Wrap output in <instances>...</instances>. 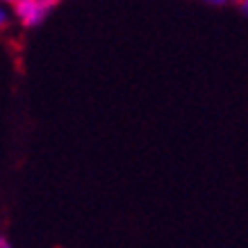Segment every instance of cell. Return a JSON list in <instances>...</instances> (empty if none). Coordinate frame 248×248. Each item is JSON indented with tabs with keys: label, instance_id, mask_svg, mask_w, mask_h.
<instances>
[{
	"label": "cell",
	"instance_id": "obj_1",
	"mask_svg": "<svg viewBox=\"0 0 248 248\" xmlns=\"http://www.w3.org/2000/svg\"><path fill=\"white\" fill-rule=\"evenodd\" d=\"M57 5L60 0H9L7 7L12 12V21H16L25 30H32L53 14Z\"/></svg>",
	"mask_w": 248,
	"mask_h": 248
},
{
	"label": "cell",
	"instance_id": "obj_2",
	"mask_svg": "<svg viewBox=\"0 0 248 248\" xmlns=\"http://www.w3.org/2000/svg\"><path fill=\"white\" fill-rule=\"evenodd\" d=\"M12 23L14 21H12V12H9V7L0 2V32L9 30V25H12Z\"/></svg>",
	"mask_w": 248,
	"mask_h": 248
},
{
	"label": "cell",
	"instance_id": "obj_3",
	"mask_svg": "<svg viewBox=\"0 0 248 248\" xmlns=\"http://www.w3.org/2000/svg\"><path fill=\"white\" fill-rule=\"evenodd\" d=\"M205 2H210V5H214V7H226V5L234 2V0H205Z\"/></svg>",
	"mask_w": 248,
	"mask_h": 248
},
{
	"label": "cell",
	"instance_id": "obj_4",
	"mask_svg": "<svg viewBox=\"0 0 248 248\" xmlns=\"http://www.w3.org/2000/svg\"><path fill=\"white\" fill-rule=\"evenodd\" d=\"M0 248H14V246H12V241H9L2 232H0Z\"/></svg>",
	"mask_w": 248,
	"mask_h": 248
},
{
	"label": "cell",
	"instance_id": "obj_5",
	"mask_svg": "<svg viewBox=\"0 0 248 248\" xmlns=\"http://www.w3.org/2000/svg\"><path fill=\"white\" fill-rule=\"evenodd\" d=\"M0 2H2V5H9V0H0Z\"/></svg>",
	"mask_w": 248,
	"mask_h": 248
}]
</instances>
